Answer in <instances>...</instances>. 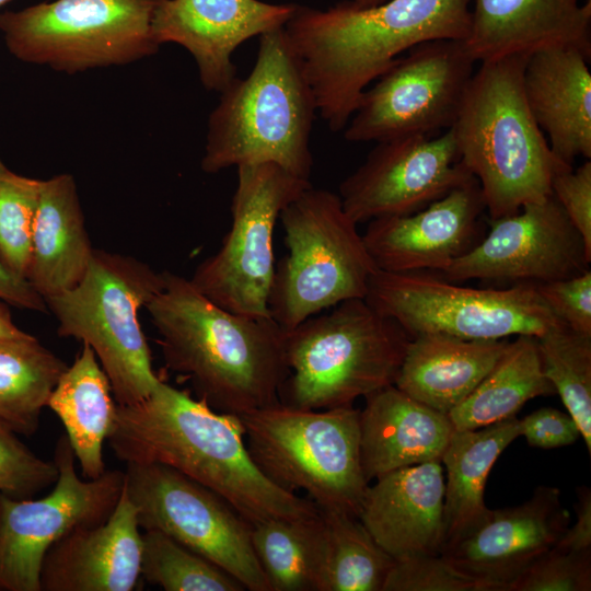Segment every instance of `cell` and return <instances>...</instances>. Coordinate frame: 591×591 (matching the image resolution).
Wrapping results in <instances>:
<instances>
[{"label":"cell","instance_id":"6da1fadb","mask_svg":"<svg viewBox=\"0 0 591 591\" xmlns=\"http://www.w3.org/2000/svg\"><path fill=\"white\" fill-rule=\"evenodd\" d=\"M107 440L128 462L167 465L227 500L251 524L315 517L320 508L273 483L255 464L239 415L215 410L162 380L121 406Z\"/></svg>","mask_w":591,"mask_h":591},{"label":"cell","instance_id":"7a4b0ae2","mask_svg":"<svg viewBox=\"0 0 591 591\" xmlns=\"http://www.w3.org/2000/svg\"><path fill=\"white\" fill-rule=\"evenodd\" d=\"M471 0L352 1L325 10L298 5L289 45L332 131L343 130L363 91L403 53L436 39H465Z\"/></svg>","mask_w":591,"mask_h":591},{"label":"cell","instance_id":"3957f363","mask_svg":"<svg viewBox=\"0 0 591 591\" xmlns=\"http://www.w3.org/2000/svg\"><path fill=\"white\" fill-rule=\"evenodd\" d=\"M163 274L164 285L146 309L166 366L218 412L241 415L278 402L288 375L286 331L270 316L230 312L189 279Z\"/></svg>","mask_w":591,"mask_h":591},{"label":"cell","instance_id":"277c9868","mask_svg":"<svg viewBox=\"0 0 591 591\" xmlns=\"http://www.w3.org/2000/svg\"><path fill=\"white\" fill-rule=\"evenodd\" d=\"M528 57L480 62L450 128L491 221L552 196L554 176L572 166L554 154L530 112L523 90Z\"/></svg>","mask_w":591,"mask_h":591},{"label":"cell","instance_id":"5b68a950","mask_svg":"<svg viewBox=\"0 0 591 591\" xmlns=\"http://www.w3.org/2000/svg\"><path fill=\"white\" fill-rule=\"evenodd\" d=\"M252 71L220 92L208 118L200 166L215 174L231 166L275 163L310 178V136L315 100L283 27L258 36Z\"/></svg>","mask_w":591,"mask_h":591},{"label":"cell","instance_id":"8992f818","mask_svg":"<svg viewBox=\"0 0 591 591\" xmlns=\"http://www.w3.org/2000/svg\"><path fill=\"white\" fill-rule=\"evenodd\" d=\"M409 335L364 299L338 303L286 331L280 402L304 409L350 406L393 385Z\"/></svg>","mask_w":591,"mask_h":591},{"label":"cell","instance_id":"52a82bcc","mask_svg":"<svg viewBox=\"0 0 591 591\" xmlns=\"http://www.w3.org/2000/svg\"><path fill=\"white\" fill-rule=\"evenodd\" d=\"M239 417L253 461L273 483L304 490L322 510L359 517L369 487L359 409H304L278 401Z\"/></svg>","mask_w":591,"mask_h":591},{"label":"cell","instance_id":"ba28073f","mask_svg":"<svg viewBox=\"0 0 591 591\" xmlns=\"http://www.w3.org/2000/svg\"><path fill=\"white\" fill-rule=\"evenodd\" d=\"M164 274L118 253L95 250L81 281L45 299L57 333L88 344L105 371L118 405L148 397L161 381L139 312L162 289Z\"/></svg>","mask_w":591,"mask_h":591},{"label":"cell","instance_id":"9c48e42d","mask_svg":"<svg viewBox=\"0 0 591 591\" xmlns=\"http://www.w3.org/2000/svg\"><path fill=\"white\" fill-rule=\"evenodd\" d=\"M279 220L289 252L275 265L267 306L282 329L340 302L364 299L378 268L338 194L310 185Z\"/></svg>","mask_w":591,"mask_h":591},{"label":"cell","instance_id":"30bf717a","mask_svg":"<svg viewBox=\"0 0 591 591\" xmlns=\"http://www.w3.org/2000/svg\"><path fill=\"white\" fill-rule=\"evenodd\" d=\"M155 0H54L0 13L16 59L69 74L132 63L154 55Z\"/></svg>","mask_w":591,"mask_h":591},{"label":"cell","instance_id":"8fae6325","mask_svg":"<svg viewBox=\"0 0 591 591\" xmlns=\"http://www.w3.org/2000/svg\"><path fill=\"white\" fill-rule=\"evenodd\" d=\"M364 300L408 335L439 334L462 339L540 337L565 325L533 283L472 288L420 271L376 269Z\"/></svg>","mask_w":591,"mask_h":591},{"label":"cell","instance_id":"7c38bea8","mask_svg":"<svg viewBox=\"0 0 591 591\" xmlns=\"http://www.w3.org/2000/svg\"><path fill=\"white\" fill-rule=\"evenodd\" d=\"M232 223L220 248L201 262L193 286L217 305L248 316H270L267 301L275 274L274 230L283 208L310 181L275 163L236 167Z\"/></svg>","mask_w":591,"mask_h":591},{"label":"cell","instance_id":"4fadbf2b","mask_svg":"<svg viewBox=\"0 0 591 591\" xmlns=\"http://www.w3.org/2000/svg\"><path fill=\"white\" fill-rule=\"evenodd\" d=\"M124 490L139 526L157 530L209 559L245 590L269 591L252 524L218 494L160 463H126Z\"/></svg>","mask_w":591,"mask_h":591},{"label":"cell","instance_id":"5bb4252c","mask_svg":"<svg viewBox=\"0 0 591 591\" xmlns=\"http://www.w3.org/2000/svg\"><path fill=\"white\" fill-rule=\"evenodd\" d=\"M475 65L464 39L410 48L363 91L344 128L345 139L379 142L450 129Z\"/></svg>","mask_w":591,"mask_h":591},{"label":"cell","instance_id":"9a60e30c","mask_svg":"<svg viewBox=\"0 0 591 591\" xmlns=\"http://www.w3.org/2000/svg\"><path fill=\"white\" fill-rule=\"evenodd\" d=\"M54 461L58 477L48 495L0 494V591H42V566L51 546L76 529L106 521L120 498L125 473L106 470L97 478H81L66 436L56 443Z\"/></svg>","mask_w":591,"mask_h":591},{"label":"cell","instance_id":"2e32d148","mask_svg":"<svg viewBox=\"0 0 591 591\" xmlns=\"http://www.w3.org/2000/svg\"><path fill=\"white\" fill-rule=\"evenodd\" d=\"M591 254L552 196L493 221L488 234L442 270L445 279L540 285L588 269Z\"/></svg>","mask_w":591,"mask_h":591},{"label":"cell","instance_id":"e0dca14e","mask_svg":"<svg viewBox=\"0 0 591 591\" xmlns=\"http://www.w3.org/2000/svg\"><path fill=\"white\" fill-rule=\"evenodd\" d=\"M474 176L461 163L451 129L376 142L339 185L344 209L361 223L427 207Z\"/></svg>","mask_w":591,"mask_h":591},{"label":"cell","instance_id":"ac0fdd59","mask_svg":"<svg viewBox=\"0 0 591 591\" xmlns=\"http://www.w3.org/2000/svg\"><path fill=\"white\" fill-rule=\"evenodd\" d=\"M299 4L260 0H155L151 30L161 46L174 43L195 59L201 84L222 92L236 78L235 49L283 27Z\"/></svg>","mask_w":591,"mask_h":591},{"label":"cell","instance_id":"d6986e66","mask_svg":"<svg viewBox=\"0 0 591 591\" xmlns=\"http://www.w3.org/2000/svg\"><path fill=\"white\" fill-rule=\"evenodd\" d=\"M560 490L538 486L521 505L489 511L487 519L440 555L482 591H506L569 526Z\"/></svg>","mask_w":591,"mask_h":591},{"label":"cell","instance_id":"ffe728a7","mask_svg":"<svg viewBox=\"0 0 591 591\" xmlns=\"http://www.w3.org/2000/svg\"><path fill=\"white\" fill-rule=\"evenodd\" d=\"M484 210L473 177L420 210L369 221L362 237L379 270L442 271L472 247Z\"/></svg>","mask_w":591,"mask_h":591},{"label":"cell","instance_id":"44dd1931","mask_svg":"<svg viewBox=\"0 0 591 591\" xmlns=\"http://www.w3.org/2000/svg\"><path fill=\"white\" fill-rule=\"evenodd\" d=\"M141 549L137 509L123 489L106 521L71 531L47 552L42 591H131L141 578Z\"/></svg>","mask_w":591,"mask_h":591},{"label":"cell","instance_id":"7402d4cb","mask_svg":"<svg viewBox=\"0 0 591 591\" xmlns=\"http://www.w3.org/2000/svg\"><path fill=\"white\" fill-rule=\"evenodd\" d=\"M464 39L476 63L548 48L591 56V0H471Z\"/></svg>","mask_w":591,"mask_h":591},{"label":"cell","instance_id":"603a6c76","mask_svg":"<svg viewBox=\"0 0 591 591\" xmlns=\"http://www.w3.org/2000/svg\"><path fill=\"white\" fill-rule=\"evenodd\" d=\"M441 462L389 472L368 487L359 520L394 559L440 555L444 475Z\"/></svg>","mask_w":591,"mask_h":591},{"label":"cell","instance_id":"cb8c5ba5","mask_svg":"<svg viewBox=\"0 0 591 591\" xmlns=\"http://www.w3.org/2000/svg\"><path fill=\"white\" fill-rule=\"evenodd\" d=\"M590 56L575 48H548L531 54L523 70L530 112L549 147L563 162L591 158Z\"/></svg>","mask_w":591,"mask_h":591},{"label":"cell","instance_id":"d4e9b609","mask_svg":"<svg viewBox=\"0 0 591 591\" xmlns=\"http://www.w3.org/2000/svg\"><path fill=\"white\" fill-rule=\"evenodd\" d=\"M364 398L360 454L369 482L402 467L441 462L455 431L448 415L414 399L394 384Z\"/></svg>","mask_w":591,"mask_h":591},{"label":"cell","instance_id":"484cf974","mask_svg":"<svg viewBox=\"0 0 591 591\" xmlns=\"http://www.w3.org/2000/svg\"><path fill=\"white\" fill-rule=\"evenodd\" d=\"M509 340L462 339L439 334L412 337L394 385L448 415L491 370Z\"/></svg>","mask_w":591,"mask_h":591},{"label":"cell","instance_id":"4316f807","mask_svg":"<svg viewBox=\"0 0 591 591\" xmlns=\"http://www.w3.org/2000/svg\"><path fill=\"white\" fill-rule=\"evenodd\" d=\"M93 252L73 176L62 173L43 179L28 282L44 300L70 290L84 277Z\"/></svg>","mask_w":591,"mask_h":591},{"label":"cell","instance_id":"83f0119b","mask_svg":"<svg viewBox=\"0 0 591 591\" xmlns=\"http://www.w3.org/2000/svg\"><path fill=\"white\" fill-rule=\"evenodd\" d=\"M519 437L517 417L453 432L441 460L447 472L441 551L487 519L490 511L484 501L487 477L503 450Z\"/></svg>","mask_w":591,"mask_h":591},{"label":"cell","instance_id":"f1b7e54d","mask_svg":"<svg viewBox=\"0 0 591 591\" xmlns=\"http://www.w3.org/2000/svg\"><path fill=\"white\" fill-rule=\"evenodd\" d=\"M47 407L60 419L66 437L84 478L94 479L105 471L103 447L117 412L111 382L93 349L82 343L53 390Z\"/></svg>","mask_w":591,"mask_h":591},{"label":"cell","instance_id":"f546056e","mask_svg":"<svg viewBox=\"0 0 591 591\" xmlns=\"http://www.w3.org/2000/svg\"><path fill=\"white\" fill-rule=\"evenodd\" d=\"M553 394L536 337L520 335L508 343L491 370L448 416L455 430L477 429L515 417L528 401Z\"/></svg>","mask_w":591,"mask_h":591},{"label":"cell","instance_id":"4dcf8cb0","mask_svg":"<svg viewBox=\"0 0 591 591\" xmlns=\"http://www.w3.org/2000/svg\"><path fill=\"white\" fill-rule=\"evenodd\" d=\"M251 540L269 591H324L325 528L320 513L252 524Z\"/></svg>","mask_w":591,"mask_h":591},{"label":"cell","instance_id":"1f68e13d","mask_svg":"<svg viewBox=\"0 0 591 591\" xmlns=\"http://www.w3.org/2000/svg\"><path fill=\"white\" fill-rule=\"evenodd\" d=\"M68 366L34 336L0 340V420L32 436Z\"/></svg>","mask_w":591,"mask_h":591},{"label":"cell","instance_id":"d6a6232c","mask_svg":"<svg viewBox=\"0 0 591 591\" xmlns=\"http://www.w3.org/2000/svg\"><path fill=\"white\" fill-rule=\"evenodd\" d=\"M320 510L326 542L324 591H382L395 560L359 518Z\"/></svg>","mask_w":591,"mask_h":591},{"label":"cell","instance_id":"836d02e7","mask_svg":"<svg viewBox=\"0 0 591 591\" xmlns=\"http://www.w3.org/2000/svg\"><path fill=\"white\" fill-rule=\"evenodd\" d=\"M536 339L543 372L591 454V337L559 325Z\"/></svg>","mask_w":591,"mask_h":591},{"label":"cell","instance_id":"e575fe53","mask_svg":"<svg viewBox=\"0 0 591 591\" xmlns=\"http://www.w3.org/2000/svg\"><path fill=\"white\" fill-rule=\"evenodd\" d=\"M141 578L166 591H243L219 566L157 530L142 533Z\"/></svg>","mask_w":591,"mask_h":591},{"label":"cell","instance_id":"d590c367","mask_svg":"<svg viewBox=\"0 0 591 591\" xmlns=\"http://www.w3.org/2000/svg\"><path fill=\"white\" fill-rule=\"evenodd\" d=\"M42 181L10 170L0 174V262L26 280Z\"/></svg>","mask_w":591,"mask_h":591},{"label":"cell","instance_id":"8d00e7d4","mask_svg":"<svg viewBox=\"0 0 591 591\" xmlns=\"http://www.w3.org/2000/svg\"><path fill=\"white\" fill-rule=\"evenodd\" d=\"M57 477L55 461L39 457L0 420V494L32 498L53 486Z\"/></svg>","mask_w":591,"mask_h":591},{"label":"cell","instance_id":"74e56055","mask_svg":"<svg viewBox=\"0 0 591 591\" xmlns=\"http://www.w3.org/2000/svg\"><path fill=\"white\" fill-rule=\"evenodd\" d=\"M591 551L554 546L536 558L506 591H590Z\"/></svg>","mask_w":591,"mask_h":591},{"label":"cell","instance_id":"f35d334b","mask_svg":"<svg viewBox=\"0 0 591 591\" xmlns=\"http://www.w3.org/2000/svg\"><path fill=\"white\" fill-rule=\"evenodd\" d=\"M382 591H482L441 555H418L395 560Z\"/></svg>","mask_w":591,"mask_h":591},{"label":"cell","instance_id":"ab89813d","mask_svg":"<svg viewBox=\"0 0 591 591\" xmlns=\"http://www.w3.org/2000/svg\"><path fill=\"white\" fill-rule=\"evenodd\" d=\"M540 296L571 331L591 337V270L535 285Z\"/></svg>","mask_w":591,"mask_h":591},{"label":"cell","instance_id":"60d3db41","mask_svg":"<svg viewBox=\"0 0 591 591\" xmlns=\"http://www.w3.org/2000/svg\"><path fill=\"white\" fill-rule=\"evenodd\" d=\"M552 195L583 239L591 254V161L578 169L558 172L552 181Z\"/></svg>","mask_w":591,"mask_h":591},{"label":"cell","instance_id":"b9f144b4","mask_svg":"<svg viewBox=\"0 0 591 591\" xmlns=\"http://www.w3.org/2000/svg\"><path fill=\"white\" fill-rule=\"evenodd\" d=\"M520 437L538 449H557L570 445L581 438L575 419L552 407H543L519 420Z\"/></svg>","mask_w":591,"mask_h":591},{"label":"cell","instance_id":"7bdbcfd3","mask_svg":"<svg viewBox=\"0 0 591 591\" xmlns=\"http://www.w3.org/2000/svg\"><path fill=\"white\" fill-rule=\"evenodd\" d=\"M576 522L567 528L556 546L573 552L591 551V490L587 486L577 489Z\"/></svg>","mask_w":591,"mask_h":591},{"label":"cell","instance_id":"ee69618b","mask_svg":"<svg viewBox=\"0 0 591 591\" xmlns=\"http://www.w3.org/2000/svg\"><path fill=\"white\" fill-rule=\"evenodd\" d=\"M0 299L20 309L48 312L44 298L28 280L11 273L0 262Z\"/></svg>","mask_w":591,"mask_h":591},{"label":"cell","instance_id":"f6af8a7d","mask_svg":"<svg viewBox=\"0 0 591 591\" xmlns=\"http://www.w3.org/2000/svg\"><path fill=\"white\" fill-rule=\"evenodd\" d=\"M27 335L13 323L8 309L0 304V340L16 339Z\"/></svg>","mask_w":591,"mask_h":591},{"label":"cell","instance_id":"bcb514c9","mask_svg":"<svg viewBox=\"0 0 591 591\" xmlns=\"http://www.w3.org/2000/svg\"><path fill=\"white\" fill-rule=\"evenodd\" d=\"M351 1L359 5L368 7V5L382 3L385 0H351Z\"/></svg>","mask_w":591,"mask_h":591},{"label":"cell","instance_id":"7dc6e473","mask_svg":"<svg viewBox=\"0 0 591 591\" xmlns=\"http://www.w3.org/2000/svg\"><path fill=\"white\" fill-rule=\"evenodd\" d=\"M9 170L0 158V174Z\"/></svg>","mask_w":591,"mask_h":591},{"label":"cell","instance_id":"c3c4849f","mask_svg":"<svg viewBox=\"0 0 591 591\" xmlns=\"http://www.w3.org/2000/svg\"><path fill=\"white\" fill-rule=\"evenodd\" d=\"M10 1H12V0H0V8L3 7L4 4H7Z\"/></svg>","mask_w":591,"mask_h":591}]
</instances>
